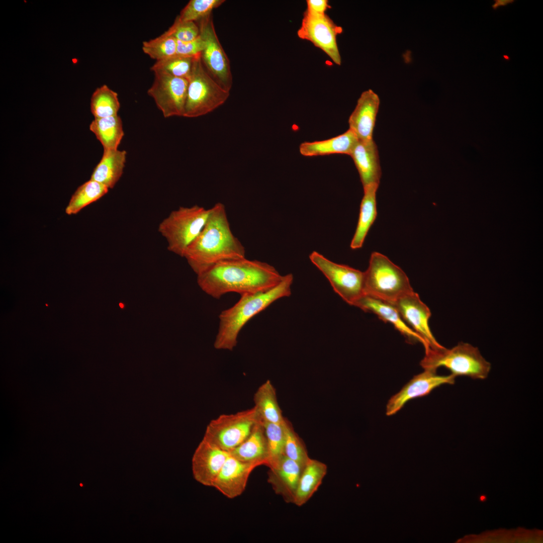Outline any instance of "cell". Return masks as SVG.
Wrapping results in <instances>:
<instances>
[{
	"label": "cell",
	"mask_w": 543,
	"mask_h": 543,
	"mask_svg": "<svg viewBox=\"0 0 543 543\" xmlns=\"http://www.w3.org/2000/svg\"><path fill=\"white\" fill-rule=\"evenodd\" d=\"M283 278L273 265L245 257L216 263L197 275V283L205 293L218 299L229 293L241 296L265 292Z\"/></svg>",
	"instance_id": "cell-1"
},
{
	"label": "cell",
	"mask_w": 543,
	"mask_h": 543,
	"mask_svg": "<svg viewBox=\"0 0 543 543\" xmlns=\"http://www.w3.org/2000/svg\"><path fill=\"white\" fill-rule=\"evenodd\" d=\"M245 249L233 234L225 205L215 204L197 238L189 246L184 257L197 275L216 263L245 257Z\"/></svg>",
	"instance_id": "cell-2"
},
{
	"label": "cell",
	"mask_w": 543,
	"mask_h": 543,
	"mask_svg": "<svg viewBox=\"0 0 543 543\" xmlns=\"http://www.w3.org/2000/svg\"><path fill=\"white\" fill-rule=\"evenodd\" d=\"M293 281L292 274L283 276L274 288L262 293L241 295L233 306L222 311L214 347L217 349L233 350L239 332L251 319L276 301L290 296Z\"/></svg>",
	"instance_id": "cell-3"
},
{
	"label": "cell",
	"mask_w": 543,
	"mask_h": 543,
	"mask_svg": "<svg viewBox=\"0 0 543 543\" xmlns=\"http://www.w3.org/2000/svg\"><path fill=\"white\" fill-rule=\"evenodd\" d=\"M364 274L365 296L393 304L413 291L404 272L381 253L371 254Z\"/></svg>",
	"instance_id": "cell-4"
},
{
	"label": "cell",
	"mask_w": 543,
	"mask_h": 543,
	"mask_svg": "<svg viewBox=\"0 0 543 543\" xmlns=\"http://www.w3.org/2000/svg\"><path fill=\"white\" fill-rule=\"evenodd\" d=\"M424 369H448L455 376H466L473 379L487 378L491 364L482 355L479 349L468 343L461 342L451 349L444 347L429 350L421 360Z\"/></svg>",
	"instance_id": "cell-5"
},
{
	"label": "cell",
	"mask_w": 543,
	"mask_h": 543,
	"mask_svg": "<svg viewBox=\"0 0 543 543\" xmlns=\"http://www.w3.org/2000/svg\"><path fill=\"white\" fill-rule=\"evenodd\" d=\"M210 212L211 208L198 205L179 207L171 211L158 227L167 242V249L183 257L187 248L205 226Z\"/></svg>",
	"instance_id": "cell-6"
},
{
	"label": "cell",
	"mask_w": 543,
	"mask_h": 543,
	"mask_svg": "<svg viewBox=\"0 0 543 543\" xmlns=\"http://www.w3.org/2000/svg\"><path fill=\"white\" fill-rule=\"evenodd\" d=\"M201 54L196 57L188 79L183 114L185 117L206 115L223 105L229 96V92L222 88L208 73Z\"/></svg>",
	"instance_id": "cell-7"
},
{
	"label": "cell",
	"mask_w": 543,
	"mask_h": 543,
	"mask_svg": "<svg viewBox=\"0 0 543 543\" xmlns=\"http://www.w3.org/2000/svg\"><path fill=\"white\" fill-rule=\"evenodd\" d=\"M260 422L254 406L234 414H222L209 422L203 438L229 452L245 440Z\"/></svg>",
	"instance_id": "cell-8"
},
{
	"label": "cell",
	"mask_w": 543,
	"mask_h": 543,
	"mask_svg": "<svg viewBox=\"0 0 543 543\" xmlns=\"http://www.w3.org/2000/svg\"><path fill=\"white\" fill-rule=\"evenodd\" d=\"M309 258L327 279L335 292L347 304L355 306L365 296L364 272L333 262L315 251Z\"/></svg>",
	"instance_id": "cell-9"
},
{
	"label": "cell",
	"mask_w": 543,
	"mask_h": 543,
	"mask_svg": "<svg viewBox=\"0 0 543 543\" xmlns=\"http://www.w3.org/2000/svg\"><path fill=\"white\" fill-rule=\"evenodd\" d=\"M197 22L204 42L201 54L202 63L211 76L229 92L233 83L230 61L216 34L212 14Z\"/></svg>",
	"instance_id": "cell-10"
},
{
	"label": "cell",
	"mask_w": 543,
	"mask_h": 543,
	"mask_svg": "<svg viewBox=\"0 0 543 543\" xmlns=\"http://www.w3.org/2000/svg\"><path fill=\"white\" fill-rule=\"evenodd\" d=\"M342 32V28L335 24L326 14L318 15L305 11L297 35L321 49L334 63L340 65L341 60L336 37Z\"/></svg>",
	"instance_id": "cell-11"
},
{
	"label": "cell",
	"mask_w": 543,
	"mask_h": 543,
	"mask_svg": "<svg viewBox=\"0 0 543 543\" xmlns=\"http://www.w3.org/2000/svg\"><path fill=\"white\" fill-rule=\"evenodd\" d=\"M152 84L147 93L165 118L183 116L188 79L162 72H154Z\"/></svg>",
	"instance_id": "cell-12"
},
{
	"label": "cell",
	"mask_w": 543,
	"mask_h": 543,
	"mask_svg": "<svg viewBox=\"0 0 543 543\" xmlns=\"http://www.w3.org/2000/svg\"><path fill=\"white\" fill-rule=\"evenodd\" d=\"M392 304L408 325L424 340L427 346L425 352L444 347L433 336L429 325L430 310L417 293L413 291L401 297Z\"/></svg>",
	"instance_id": "cell-13"
},
{
	"label": "cell",
	"mask_w": 543,
	"mask_h": 543,
	"mask_svg": "<svg viewBox=\"0 0 543 543\" xmlns=\"http://www.w3.org/2000/svg\"><path fill=\"white\" fill-rule=\"evenodd\" d=\"M456 377L439 375L436 370L425 369L409 381L401 390L388 401L386 414L391 416L398 412L410 400L428 395L435 388L444 384H454Z\"/></svg>",
	"instance_id": "cell-14"
},
{
	"label": "cell",
	"mask_w": 543,
	"mask_h": 543,
	"mask_svg": "<svg viewBox=\"0 0 543 543\" xmlns=\"http://www.w3.org/2000/svg\"><path fill=\"white\" fill-rule=\"evenodd\" d=\"M229 455L203 438L192 460L195 479L203 485L212 487Z\"/></svg>",
	"instance_id": "cell-15"
},
{
	"label": "cell",
	"mask_w": 543,
	"mask_h": 543,
	"mask_svg": "<svg viewBox=\"0 0 543 543\" xmlns=\"http://www.w3.org/2000/svg\"><path fill=\"white\" fill-rule=\"evenodd\" d=\"M257 467L240 461L229 453L212 487L228 498L238 497L244 491L251 473Z\"/></svg>",
	"instance_id": "cell-16"
},
{
	"label": "cell",
	"mask_w": 543,
	"mask_h": 543,
	"mask_svg": "<svg viewBox=\"0 0 543 543\" xmlns=\"http://www.w3.org/2000/svg\"><path fill=\"white\" fill-rule=\"evenodd\" d=\"M380 106V99L373 90L364 91L358 98L356 105L348 119L349 129L359 140L373 139L376 117Z\"/></svg>",
	"instance_id": "cell-17"
},
{
	"label": "cell",
	"mask_w": 543,
	"mask_h": 543,
	"mask_svg": "<svg viewBox=\"0 0 543 543\" xmlns=\"http://www.w3.org/2000/svg\"><path fill=\"white\" fill-rule=\"evenodd\" d=\"M268 467V482L275 492L286 502L293 503L304 467L285 455Z\"/></svg>",
	"instance_id": "cell-18"
},
{
	"label": "cell",
	"mask_w": 543,
	"mask_h": 543,
	"mask_svg": "<svg viewBox=\"0 0 543 543\" xmlns=\"http://www.w3.org/2000/svg\"><path fill=\"white\" fill-rule=\"evenodd\" d=\"M366 312L376 314L383 321L392 324L408 342L421 343L425 350L427 346L422 337L415 332L402 318L392 304L368 296H364L355 306Z\"/></svg>",
	"instance_id": "cell-19"
},
{
	"label": "cell",
	"mask_w": 543,
	"mask_h": 543,
	"mask_svg": "<svg viewBox=\"0 0 543 543\" xmlns=\"http://www.w3.org/2000/svg\"><path fill=\"white\" fill-rule=\"evenodd\" d=\"M350 156L357 169L363 188L370 184L379 185L381 168L378 147L373 139L358 140Z\"/></svg>",
	"instance_id": "cell-20"
},
{
	"label": "cell",
	"mask_w": 543,
	"mask_h": 543,
	"mask_svg": "<svg viewBox=\"0 0 543 543\" xmlns=\"http://www.w3.org/2000/svg\"><path fill=\"white\" fill-rule=\"evenodd\" d=\"M238 460L257 467L268 464V450L264 427L257 423L250 435L240 444L229 452Z\"/></svg>",
	"instance_id": "cell-21"
},
{
	"label": "cell",
	"mask_w": 543,
	"mask_h": 543,
	"mask_svg": "<svg viewBox=\"0 0 543 543\" xmlns=\"http://www.w3.org/2000/svg\"><path fill=\"white\" fill-rule=\"evenodd\" d=\"M358 139L348 129L336 137L321 141L305 142L299 146L300 153L305 156L345 154L350 155Z\"/></svg>",
	"instance_id": "cell-22"
},
{
	"label": "cell",
	"mask_w": 543,
	"mask_h": 543,
	"mask_svg": "<svg viewBox=\"0 0 543 543\" xmlns=\"http://www.w3.org/2000/svg\"><path fill=\"white\" fill-rule=\"evenodd\" d=\"M125 150H104L102 157L95 167L90 179L112 189L123 173L126 159Z\"/></svg>",
	"instance_id": "cell-23"
},
{
	"label": "cell",
	"mask_w": 543,
	"mask_h": 543,
	"mask_svg": "<svg viewBox=\"0 0 543 543\" xmlns=\"http://www.w3.org/2000/svg\"><path fill=\"white\" fill-rule=\"evenodd\" d=\"M379 185L373 184L363 188L364 196L360 203L358 222L350 245L352 249L362 247L369 230L376 218V193Z\"/></svg>",
	"instance_id": "cell-24"
},
{
	"label": "cell",
	"mask_w": 543,
	"mask_h": 543,
	"mask_svg": "<svg viewBox=\"0 0 543 543\" xmlns=\"http://www.w3.org/2000/svg\"><path fill=\"white\" fill-rule=\"evenodd\" d=\"M327 470L324 463L310 458L303 469L293 503L298 506L305 504L321 485Z\"/></svg>",
	"instance_id": "cell-25"
},
{
	"label": "cell",
	"mask_w": 543,
	"mask_h": 543,
	"mask_svg": "<svg viewBox=\"0 0 543 543\" xmlns=\"http://www.w3.org/2000/svg\"><path fill=\"white\" fill-rule=\"evenodd\" d=\"M254 407L262 422L282 423L285 420L279 405L276 390L267 380L257 390L253 397Z\"/></svg>",
	"instance_id": "cell-26"
},
{
	"label": "cell",
	"mask_w": 543,
	"mask_h": 543,
	"mask_svg": "<svg viewBox=\"0 0 543 543\" xmlns=\"http://www.w3.org/2000/svg\"><path fill=\"white\" fill-rule=\"evenodd\" d=\"M89 128L102 144L104 150L118 149L124 135L120 116L95 118Z\"/></svg>",
	"instance_id": "cell-27"
},
{
	"label": "cell",
	"mask_w": 543,
	"mask_h": 543,
	"mask_svg": "<svg viewBox=\"0 0 543 543\" xmlns=\"http://www.w3.org/2000/svg\"><path fill=\"white\" fill-rule=\"evenodd\" d=\"M108 190L105 186L89 179L74 192L66 207L65 213L69 215L77 214L85 207L103 197Z\"/></svg>",
	"instance_id": "cell-28"
},
{
	"label": "cell",
	"mask_w": 543,
	"mask_h": 543,
	"mask_svg": "<svg viewBox=\"0 0 543 543\" xmlns=\"http://www.w3.org/2000/svg\"><path fill=\"white\" fill-rule=\"evenodd\" d=\"M120 108L118 94L107 85L98 87L92 95L90 108L95 118L117 116Z\"/></svg>",
	"instance_id": "cell-29"
},
{
	"label": "cell",
	"mask_w": 543,
	"mask_h": 543,
	"mask_svg": "<svg viewBox=\"0 0 543 543\" xmlns=\"http://www.w3.org/2000/svg\"><path fill=\"white\" fill-rule=\"evenodd\" d=\"M197 56L191 57L176 54L156 61L151 67V70L154 73L162 72L174 77L189 79Z\"/></svg>",
	"instance_id": "cell-30"
},
{
	"label": "cell",
	"mask_w": 543,
	"mask_h": 543,
	"mask_svg": "<svg viewBox=\"0 0 543 543\" xmlns=\"http://www.w3.org/2000/svg\"><path fill=\"white\" fill-rule=\"evenodd\" d=\"M283 422L274 423L262 422L267 446V467L284 455L285 431Z\"/></svg>",
	"instance_id": "cell-31"
},
{
	"label": "cell",
	"mask_w": 543,
	"mask_h": 543,
	"mask_svg": "<svg viewBox=\"0 0 543 543\" xmlns=\"http://www.w3.org/2000/svg\"><path fill=\"white\" fill-rule=\"evenodd\" d=\"M283 425L285 431L284 455L304 467L310 458L305 445L291 423L285 418Z\"/></svg>",
	"instance_id": "cell-32"
},
{
	"label": "cell",
	"mask_w": 543,
	"mask_h": 543,
	"mask_svg": "<svg viewBox=\"0 0 543 543\" xmlns=\"http://www.w3.org/2000/svg\"><path fill=\"white\" fill-rule=\"evenodd\" d=\"M176 40L165 32L155 38L144 41L142 48L150 58L159 61L176 55Z\"/></svg>",
	"instance_id": "cell-33"
},
{
	"label": "cell",
	"mask_w": 543,
	"mask_h": 543,
	"mask_svg": "<svg viewBox=\"0 0 543 543\" xmlns=\"http://www.w3.org/2000/svg\"><path fill=\"white\" fill-rule=\"evenodd\" d=\"M224 0H191L176 18L179 21L198 22L211 15Z\"/></svg>",
	"instance_id": "cell-34"
},
{
	"label": "cell",
	"mask_w": 543,
	"mask_h": 543,
	"mask_svg": "<svg viewBox=\"0 0 543 543\" xmlns=\"http://www.w3.org/2000/svg\"><path fill=\"white\" fill-rule=\"evenodd\" d=\"M165 32L176 40L182 42L193 40L200 35V30L197 23L179 21L176 19L172 25Z\"/></svg>",
	"instance_id": "cell-35"
},
{
	"label": "cell",
	"mask_w": 543,
	"mask_h": 543,
	"mask_svg": "<svg viewBox=\"0 0 543 543\" xmlns=\"http://www.w3.org/2000/svg\"><path fill=\"white\" fill-rule=\"evenodd\" d=\"M176 54L185 56H195L201 54L204 42L200 35L193 40L182 42L176 40Z\"/></svg>",
	"instance_id": "cell-36"
},
{
	"label": "cell",
	"mask_w": 543,
	"mask_h": 543,
	"mask_svg": "<svg viewBox=\"0 0 543 543\" xmlns=\"http://www.w3.org/2000/svg\"><path fill=\"white\" fill-rule=\"evenodd\" d=\"M307 9L309 13L318 15L326 14V11L330 8L327 0H307Z\"/></svg>",
	"instance_id": "cell-37"
},
{
	"label": "cell",
	"mask_w": 543,
	"mask_h": 543,
	"mask_svg": "<svg viewBox=\"0 0 543 543\" xmlns=\"http://www.w3.org/2000/svg\"><path fill=\"white\" fill-rule=\"evenodd\" d=\"M494 4L492 6V8L494 10H496L500 7H504L509 4H512L514 0H495Z\"/></svg>",
	"instance_id": "cell-38"
},
{
	"label": "cell",
	"mask_w": 543,
	"mask_h": 543,
	"mask_svg": "<svg viewBox=\"0 0 543 543\" xmlns=\"http://www.w3.org/2000/svg\"><path fill=\"white\" fill-rule=\"evenodd\" d=\"M485 499H486V497H485V496H481V497H480V500H481V501H484V500H485Z\"/></svg>",
	"instance_id": "cell-39"
}]
</instances>
